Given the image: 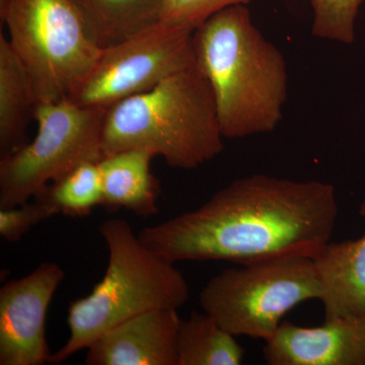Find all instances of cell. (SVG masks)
Instances as JSON below:
<instances>
[{
    "label": "cell",
    "instance_id": "cell-15",
    "mask_svg": "<svg viewBox=\"0 0 365 365\" xmlns=\"http://www.w3.org/2000/svg\"><path fill=\"white\" fill-rule=\"evenodd\" d=\"M101 49L155 25L163 0H71Z\"/></svg>",
    "mask_w": 365,
    "mask_h": 365
},
{
    "label": "cell",
    "instance_id": "cell-1",
    "mask_svg": "<svg viewBox=\"0 0 365 365\" xmlns=\"http://www.w3.org/2000/svg\"><path fill=\"white\" fill-rule=\"evenodd\" d=\"M338 213L330 182L256 174L230 182L195 210L143 228L138 237L174 263L314 259L331 242Z\"/></svg>",
    "mask_w": 365,
    "mask_h": 365
},
{
    "label": "cell",
    "instance_id": "cell-5",
    "mask_svg": "<svg viewBox=\"0 0 365 365\" xmlns=\"http://www.w3.org/2000/svg\"><path fill=\"white\" fill-rule=\"evenodd\" d=\"M0 16L38 102L68 100L102 51L71 0H0Z\"/></svg>",
    "mask_w": 365,
    "mask_h": 365
},
{
    "label": "cell",
    "instance_id": "cell-18",
    "mask_svg": "<svg viewBox=\"0 0 365 365\" xmlns=\"http://www.w3.org/2000/svg\"><path fill=\"white\" fill-rule=\"evenodd\" d=\"M364 0H311L313 7L312 35L319 39L352 44L355 21Z\"/></svg>",
    "mask_w": 365,
    "mask_h": 365
},
{
    "label": "cell",
    "instance_id": "cell-17",
    "mask_svg": "<svg viewBox=\"0 0 365 365\" xmlns=\"http://www.w3.org/2000/svg\"><path fill=\"white\" fill-rule=\"evenodd\" d=\"M36 200L51 206L57 215L83 217L103 205V180L100 162L81 163L48 185Z\"/></svg>",
    "mask_w": 365,
    "mask_h": 365
},
{
    "label": "cell",
    "instance_id": "cell-13",
    "mask_svg": "<svg viewBox=\"0 0 365 365\" xmlns=\"http://www.w3.org/2000/svg\"><path fill=\"white\" fill-rule=\"evenodd\" d=\"M153 153L140 150L119 151L100 160L103 205L109 210L127 209L139 217L158 212L160 185L151 173Z\"/></svg>",
    "mask_w": 365,
    "mask_h": 365
},
{
    "label": "cell",
    "instance_id": "cell-2",
    "mask_svg": "<svg viewBox=\"0 0 365 365\" xmlns=\"http://www.w3.org/2000/svg\"><path fill=\"white\" fill-rule=\"evenodd\" d=\"M193 50L225 138L277 128L287 100V62L254 25L247 6L227 7L204 21L194 31Z\"/></svg>",
    "mask_w": 365,
    "mask_h": 365
},
{
    "label": "cell",
    "instance_id": "cell-6",
    "mask_svg": "<svg viewBox=\"0 0 365 365\" xmlns=\"http://www.w3.org/2000/svg\"><path fill=\"white\" fill-rule=\"evenodd\" d=\"M321 295L314 259L287 256L222 271L206 283L199 302L235 337L266 341L288 312Z\"/></svg>",
    "mask_w": 365,
    "mask_h": 365
},
{
    "label": "cell",
    "instance_id": "cell-11",
    "mask_svg": "<svg viewBox=\"0 0 365 365\" xmlns=\"http://www.w3.org/2000/svg\"><path fill=\"white\" fill-rule=\"evenodd\" d=\"M177 309H158L127 319L86 350L88 365H178Z\"/></svg>",
    "mask_w": 365,
    "mask_h": 365
},
{
    "label": "cell",
    "instance_id": "cell-10",
    "mask_svg": "<svg viewBox=\"0 0 365 365\" xmlns=\"http://www.w3.org/2000/svg\"><path fill=\"white\" fill-rule=\"evenodd\" d=\"M264 342L270 365H365V316L325 319L319 327L282 322Z\"/></svg>",
    "mask_w": 365,
    "mask_h": 365
},
{
    "label": "cell",
    "instance_id": "cell-7",
    "mask_svg": "<svg viewBox=\"0 0 365 365\" xmlns=\"http://www.w3.org/2000/svg\"><path fill=\"white\" fill-rule=\"evenodd\" d=\"M106 113L71 100L38 103L35 139L0 158V209L29 202L81 163L100 162Z\"/></svg>",
    "mask_w": 365,
    "mask_h": 365
},
{
    "label": "cell",
    "instance_id": "cell-20",
    "mask_svg": "<svg viewBox=\"0 0 365 365\" xmlns=\"http://www.w3.org/2000/svg\"><path fill=\"white\" fill-rule=\"evenodd\" d=\"M54 215L57 212L51 206L36 199L33 203L0 209V235L7 242H19L31 228Z\"/></svg>",
    "mask_w": 365,
    "mask_h": 365
},
{
    "label": "cell",
    "instance_id": "cell-8",
    "mask_svg": "<svg viewBox=\"0 0 365 365\" xmlns=\"http://www.w3.org/2000/svg\"><path fill=\"white\" fill-rule=\"evenodd\" d=\"M193 33L158 21L101 51L72 102L108 110L195 63Z\"/></svg>",
    "mask_w": 365,
    "mask_h": 365
},
{
    "label": "cell",
    "instance_id": "cell-12",
    "mask_svg": "<svg viewBox=\"0 0 365 365\" xmlns=\"http://www.w3.org/2000/svg\"><path fill=\"white\" fill-rule=\"evenodd\" d=\"M359 215L365 217V198ZM314 263L325 319L365 316V234L357 240L329 242Z\"/></svg>",
    "mask_w": 365,
    "mask_h": 365
},
{
    "label": "cell",
    "instance_id": "cell-14",
    "mask_svg": "<svg viewBox=\"0 0 365 365\" xmlns=\"http://www.w3.org/2000/svg\"><path fill=\"white\" fill-rule=\"evenodd\" d=\"M38 103L30 73L0 34V158L28 143L26 128Z\"/></svg>",
    "mask_w": 365,
    "mask_h": 365
},
{
    "label": "cell",
    "instance_id": "cell-16",
    "mask_svg": "<svg viewBox=\"0 0 365 365\" xmlns=\"http://www.w3.org/2000/svg\"><path fill=\"white\" fill-rule=\"evenodd\" d=\"M245 350L211 314L194 311L181 322L178 365H239Z\"/></svg>",
    "mask_w": 365,
    "mask_h": 365
},
{
    "label": "cell",
    "instance_id": "cell-4",
    "mask_svg": "<svg viewBox=\"0 0 365 365\" xmlns=\"http://www.w3.org/2000/svg\"><path fill=\"white\" fill-rule=\"evenodd\" d=\"M98 232L109 251L107 270L90 294L69 304L68 340L53 353L50 364H62L127 319L153 309H178L189 299L188 283L174 262L144 246L128 222L112 218Z\"/></svg>",
    "mask_w": 365,
    "mask_h": 365
},
{
    "label": "cell",
    "instance_id": "cell-19",
    "mask_svg": "<svg viewBox=\"0 0 365 365\" xmlns=\"http://www.w3.org/2000/svg\"><path fill=\"white\" fill-rule=\"evenodd\" d=\"M252 0H163L160 23L194 32L211 16L230 6H247Z\"/></svg>",
    "mask_w": 365,
    "mask_h": 365
},
{
    "label": "cell",
    "instance_id": "cell-3",
    "mask_svg": "<svg viewBox=\"0 0 365 365\" xmlns=\"http://www.w3.org/2000/svg\"><path fill=\"white\" fill-rule=\"evenodd\" d=\"M212 90L195 63L106 113L103 155L140 150L172 168L192 170L223 150Z\"/></svg>",
    "mask_w": 365,
    "mask_h": 365
},
{
    "label": "cell",
    "instance_id": "cell-9",
    "mask_svg": "<svg viewBox=\"0 0 365 365\" xmlns=\"http://www.w3.org/2000/svg\"><path fill=\"white\" fill-rule=\"evenodd\" d=\"M66 277L58 264H41L0 289V365L49 364L46 338L48 307Z\"/></svg>",
    "mask_w": 365,
    "mask_h": 365
}]
</instances>
